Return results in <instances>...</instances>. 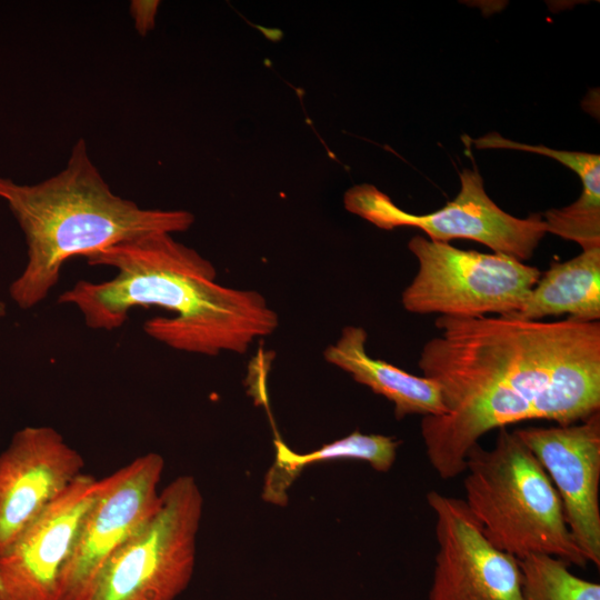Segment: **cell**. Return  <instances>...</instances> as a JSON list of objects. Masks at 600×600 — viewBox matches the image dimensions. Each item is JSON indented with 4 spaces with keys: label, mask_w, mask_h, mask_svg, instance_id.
Here are the masks:
<instances>
[{
    "label": "cell",
    "mask_w": 600,
    "mask_h": 600,
    "mask_svg": "<svg viewBox=\"0 0 600 600\" xmlns=\"http://www.w3.org/2000/svg\"><path fill=\"white\" fill-rule=\"evenodd\" d=\"M434 324L418 367L439 384L446 413L423 417L421 436L442 480L464 472L469 450L493 429L566 426L599 411V321L439 316Z\"/></svg>",
    "instance_id": "cell-1"
},
{
    "label": "cell",
    "mask_w": 600,
    "mask_h": 600,
    "mask_svg": "<svg viewBox=\"0 0 600 600\" xmlns=\"http://www.w3.org/2000/svg\"><path fill=\"white\" fill-rule=\"evenodd\" d=\"M84 258L90 266L113 268L116 276L79 280L58 303L74 306L90 329L111 331L132 309L158 307L174 316L147 320L143 330L150 338L179 351L217 356L244 353L279 324L262 294L217 283L213 264L171 233L143 234Z\"/></svg>",
    "instance_id": "cell-2"
},
{
    "label": "cell",
    "mask_w": 600,
    "mask_h": 600,
    "mask_svg": "<svg viewBox=\"0 0 600 600\" xmlns=\"http://www.w3.org/2000/svg\"><path fill=\"white\" fill-rule=\"evenodd\" d=\"M0 199L18 221L27 263L9 294L22 310L42 302L66 261L152 232H182L194 222L187 210L146 209L116 194L80 138L66 167L36 184L0 177Z\"/></svg>",
    "instance_id": "cell-3"
},
{
    "label": "cell",
    "mask_w": 600,
    "mask_h": 600,
    "mask_svg": "<svg viewBox=\"0 0 600 600\" xmlns=\"http://www.w3.org/2000/svg\"><path fill=\"white\" fill-rule=\"evenodd\" d=\"M464 502L498 549L518 560L548 554L584 568L560 498L547 472L514 431L500 428L491 449L468 452Z\"/></svg>",
    "instance_id": "cell-4"
},
{
    "label": "cell",
    "mask_w": 600,
    "mask_h": 600,
    "mask_svg": "<svg viewBox=\"0 0 600 600\" xmlns=\"http://www.w3.org/2000/svg\"><path fill=\"white\" fill-rule=\"evenodd\" d=\"M202 508L193 477L171 481L153 516L104 563L86 600H174L192 578Z\"/></svg>",
    "instance_id": "cell-5"
},
{
    "label": "cell",
    "mask_w": 600,
    "mask_h": 600,
    "mask_svg": "<svg viewBox=\"0 0 600 600\" xmlns=\"http://www.w3.org/2000/svg\"><path fill=\"white\" fill-rule=\"evenodd\" d=\"M408 249L419 267L401 302L412 313L478 318L517 312L541 271L503 253L458 249L416 236Z\"/></svg>",
    "instance_id": "cell-6"
},
{
    "label": "cell",
    "mask_w": 600,
    "mask_h": 600,
    "mask_svg": "<svg viewBox=\"0 0 600 600\" xmlns=\"http://www.w3.org/2000/svg\"><path fill=\"white\" fill-rule=\"evenodd\" d=\"M459 177L457 197L433 212L404 211L369 183L350 188L343 197L344 208L380 229L418 228L432 241L468 239L487 246L494 253L529 260L547 233L542 214L532 213L522 219L503 211L487 194L476 167L463 169Z\"/></svg>",
    "instance_id": "cell-7"
},
{
    "label": "cell",
    "mask_w": 600,
    "mask_h": 600,
    "mask_svg": "<svg viewBox=\"0 0 600 600\" xmlns=\"http://www.w3.org/2000/svg\"><path fill=\"white\" fill-rule=\"evenodd\" d=\"M163 458L148 452L100 480L63 568L58 600H86L100 570L160 504Z\"/></svg>",
    "instance_id": "cell-8"
},
{
    "label": "cell",
    "mask_w": 600,
    "mask_h": 600,
    "mask_svg": "<svg viewBox=\"0 0 600 600\" xmlns=\"http://www.w3.org/2000/svg\"><path fill=\"white\" fill-rule=\"evenodd\" d=\"M438 552L429 600H523L519 560L498 549L464 500L427 493Z\"/></svg>",
    "instance_id": "cell-9"
},
{
    "label": "cell",
    "mask_w": 600,
    "mask_h": 600,
    "mask_svg": "<svg viewBox=\"0 0 600 600\" xmlns=\"http://www.w3.org/2000/svg\"><path fill=\"white\" fill-rule=\"evenodd\" d=\"M551 480L568 529L588 563L600 567V412L566 426L514 430Z\"/></svg>",
    "instance_id": "cell-10"
},
{
    "label": "cell",
    "mask_w": 600,
    "mask_h": 600,
    "mask_svg": "<svg viewBox=\"0 0 600 600\" xmlns=\"http://www.w3.org/2000/svg\"><path fill=\"white\" fill-rule=\"evenodd\" d=\"M100 480L81 473L0 554V600H58L63 568Z\"/></svg>",
    "instance_id": "cell-11"
},
{
    "label": "cell",
    "mask_w": 600,
    "mask_h": 600,
    "mask_svg": "<svg viewBox=\"0 0 600 600\" xmlns=\"http://www.w3.org/2000/svg\"><path fill=\"white\" fill-rule=\"evenodd\" d=\"M84 460L48 426L18 430L0 453V554L73 480Z\"/></svg>",
    "instance_id": "cell-12"
},
{
    "label": "cell",
    "mask_w": 600,
    "mask_h": 600,
    "mask_svg": "<svg viewBox=\"0 0 600 600\" xmlns=\"http://www.w3.org/2000/svg\"><path fill=\"white\" fill-rule=\"evenodd\" d=\"M368 334L362 327L347 326L340 338L323 352L327 362L351 374L354 381L391 401L394 416H441L446 413L439 384L427 377L411 374L383 360L371 358Z\"/></svg>",
    "instance_id": "cell-13"
},
{
    "label": "cell",
    "mask_w": 600,
    "mask_h": 600,
    "mask_svg": "<svg viewBox=\"0 0 600 600\" xmlns=\"http://www.w3.org/2000/svg\"><path fill=\"white\" fill-rule=\"evenodd\" d=\"M561 314L577 322L599 321L600 248L582 250L563 262H552L540 274L522 307L504 317L540 321Z\"/></svg>",
    "instance_id": "cell-14"
},
{
    "label": "cell",
    "mask_w": 600,
    "mask_h": 600,
    "mask_svg": "<svg viewBox=\"0 0 600 600\" xmlns=\"http://www.w3.org/2000/svg\"><path fill=\"white\" fill-rule=\"evenodd\" d=\"M274 447L276 459L266 476L262 497L268 502L281 506L286 503L287 489L306 467L322 461L351 459L368 462L374 470L387 472L394 463L399 441L383 434L353 431L304 454L292 451L279 440L274 441Z\"/></svg>",
    "instance_id": "cell-15"
},
{
    "label": "cell",
    "mask_w": 600,
    "mask_h": 600,
    "mask_svg": "<svg viewBox=\"0 0 600 600\" xmlns=\"http://www.w3.org/2000/svg\"><path fill=\"white\" fill-rule=\"evenodd\" d=\"M519 564L523 600H600V584L572 573L562 559L530 554Z\"/></svg>",
    "instance_id": "cell-16"
},
{
    "label": "cell",
    "mask_w": 600,
    "mask_h": 600,
    "mask_svg": "<svg viewBox=\"0 0 600 600\" xmlns=\"http://www.w3.org/2000/svg\"><path fill=\"white\" fill-rule=\"evenodd\" d=\"M546 231L579 243L582 250L600 248V196L581 192L571 204L542 214Z\"/></svg>",
    "instance_id": "cell-17"
},
{
    "label": "cell",
    "mask_w": 600,
    "mask_h": 600,
    "mask_svg": "<svg viewBox=\"0 0 600 600\" xmlns=\"http://www.w3.org/2000/svg\"><path fill=\"white\" fill-rule=\"evenodd\" d=\"M476 147L480 149H512L536 152L547 156L574 171L581 182L582 191L600 196V156L580 151L554 150L546 146H531L514 142L501 137L498 133H490L474 140Z\"/></svg>",
    "instance_id": "cell-18"
},
{
    "label": "cell",
    "mask_w": 600,
    "mask_h": 600,
    "mask_svg": "<svg viewBox=\"0 0 600 600\" xmlns=\"http://www.w3.org/2000/svg\"><path fill=\"white\" fill-rule=\"evenodd\" d=\"M159 3V1L146 0H133L130 2V14L134 21V28L140 36L144 37L154 28Z\"/></svg>",
    "instance_id": "cell-19"
},
{
    "label": "cell",
    "mask_w": 600,
    "mask_h": 600,
    "mask_svg": "<svg viewBox=\"0 0 600 600\" xmlns=\"http://www.w3.org/2000/svg\"><path fill=\"white\" fill-rule=\"evenodd\" d=\"M6 314V303L0 301V318Z\"/></svg>",
    "instance_id": "cell-20"
}]
</instances>
